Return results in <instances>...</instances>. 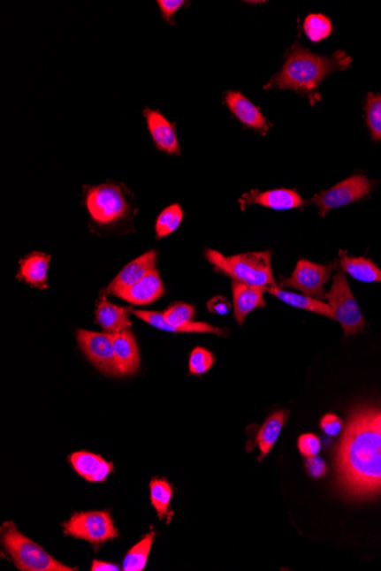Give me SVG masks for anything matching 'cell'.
<instances>
[{
	"label": "cell",
	"mask_w": 381,
	"mask_h": 571,
	"mask_svg": "<svg viewBox=\"0 0 381 571\" xmlns=\"http://www.w3.org/2000/svg\"><path fill=\"white\" fill-rule=\"evenodd\" d=\"M338 485L353 499H368L381 493V433L372 430L364 408H356L336 453Z\"/></svg>",
	"instance_id": "obj_1"
},
{
	"label": "cell",
	"mask_w": 381,
	"mask_h": 571,
	"mask_svg": "<svg viewBox=\"0 0 381 571\" xmlns=\"http://www.w3.org/2000/svg\"><path fill=\"white\" fill-rule=\"evenodd\" d=\"M351 65L352 58L344 50H338L332 57H322L296 42L286 55L281 70L271 78L264 89H292L309 95L330 74L347 69Z\"/></svg>",
	"instance_id": "obj_2"
},
{
	"label": "cell",
	"mask_w": 381,
	"mask_h": 571,
	"mask_svg": "<svg viewBox=\"0 0 381 571\" xmlns=\"http://www.w3.org/2000/svg\"><path fill=\"white\" fill-rule=\"evenodd\" d=\"M206 258L216 271L227 275L235 282L264 289L278 286L272 270V252L270 250L246 252L226 257L221 252L207 249Z\"/></svg>",
	"instance_id": "obj_3"
},
{
	"label": "cell",
	"mask_w": 381,
	"mask_h": 571,
	"mask_svg": "<svg viewBox=\"0 0 381 571\" xmlns=\"http://www.w3.org/2000/svg\"><path fill=\"white\" fill-rule=\"evenodd\" d=\"M84 203L90 222L100 227L117 225L132 214L131 204L123 187L115 182L85 187Z\"/></svg>",
	"instance_id": "obj_4"
},
{
	"label": "cell",
	"mask_w": 381,
	"mask_h": 571,
	"mask_svg": "<svg viewBox=\"0 0 381 571\" xmlns=\"http://www.w3.org/2000/svg\"><path fill=\"white\" fill-rule=\"evenodd\" d=\"M2 544L10 554L15 567L22 571H74L77 568L63 565L46 552L37 543L31 541L17 529L13 522L2 527Z\"/></svg>",
	"instance_id": "obj_5"
},
{
	"label": "cell",
	"mask_w": 381,
	"mask_h": 571,
	"mask_svg": "<svg viewBox=\"0 0 381 571\" xmlns=\"http://www.w3.org/2000/svg\"><path fill=\"white\" fill-rule=\"evenodd\" d=\"M131 313L152 328L166 332L215 334L219 337H225L227 334L225 329L216 328L204 322H194L195 309L190 303L176 302L164 313L148 310H132Z\"/></svg>",
	"instance_id": "obj_6"
},
{
	"label": "cell",
	"mask_w": 381,
	"mask_h": 571,
	"mask_svg": "<svg viewBox=\"0 0 381 571\" xmlns=\"http://www.w3.org/2000/svg\"><path fill=\"white\" fill-rule=\"evenodd\" d=\"M324 299L331 307L335 320L343 328L345 337L355 336L364 329L363 315L343 271H337L332 286Z\"/></svg>",
	"instance_id": "obj_7"
},
{
	"label": "cell",
	"mask_w": 381,
	"mask_h": 571,
	"mask_svg": "<svg viewBox=\"0 0 381 571\" xmlns=\"http://www.w3.org/2000/svg\"><path fill=\"white\" fill-rule=\"evenodd\" d=\"M63 529L68 537L88 542L95 549L119 537L108 511L78 512L63 523Z\"/></svg>",
	"instance_id": "obj_8"
},
{
	"label": "cell",
	"mask_w": 381,
	"mask_h": 571,
	"mask_svg": "<svg viewBox=\"0 0 381 571\" xmlns=\"http://www.w3.org/2000/svg\"><path fill=\"white\" fill-rule=\"evenodd\" d=\"M77 342L82 354L98 371L107 377H121L113 348L112 334L78 330Z\"/></svg>",
	"instance_id": "obj_9"
},
{
	"label": "cell",
	"mask_w": 381,
	"mask_h": 571,
	"mask_svg": "<svg viewBox=\"0 0 381 571\" xmlns=\"http://www.w3.org/2000/svg\"><path fill=\"white\" fill-rule=\"evenodd\" d=\"M371 192V183L362 175L352 176L338 183L329 190L322 191L309 201L319 209L320 216L324 217L333 209L356 202Z\"/></svg>",
	"instance_id": "obj_10"
},
{
	"label": "cell",
	"mask_w": 381,
	"mask_h": 571,
	"mask_svg": "<svg viewBox=\"0 0 381 571\" xmlns=\"http://www.w3.org/2000/svg\"><path fill=\"white\" fill-rule=\"evenodd\" d=\"M333 270V265H319L309 260H298L293 274L289 278H281L282 286L292 287L309 297L325 298L324 286L327 285Z\"/></svg>",
	"instance_id": "obj_11"
},
{
	"label": "cell",
	"mask_w": 381,
	"mask_h": 571,
	"mask_svg": "<svg viewBox=\"0 0 381 571\" xmlns=\"http://www.w3.org/2000/svg\"><path fill=\"white\" fill-rule=\"evenodd\" d=\"M143 117L156 148L169 156H179L182 148H180L175 124L169 121L158 110L144 109Z\"/></svg>",
	"instance_id": "obj_12"
},
{
	"label": "cell",
	"mask_w": 381,
	"mask_h": 571,
	"mask_svg": "<svg viewBox=\"0 0 381 571\" xmlns=\"http://www.w3.org/2000/svg\"><path fill=\"white\" fill-rule=\"evenodd\" d=\"M239 203L241 210H246L249 206H262L273 209V210L285 211L301 208L305 204V200L296 190L278 188V190L266 192L253 190L245 193L239 199Z\"/></svg>",
	"instance_id": "obj_13"
},
{
	"label": "cell",
	"mask_w": 381,
	"mask_h": 571,
	"mask_svg": "<svg viewBox=\"0 0 381 571\" xmlns=\"http://www.w3.org/2000/svg\"><path fill=\"white\" fill-rule=\"evenodd\" d=\"M156 259L158 254L156 251L150 250L145 252L140 257L132 260L127 263L123 270L117 274V277L112 279L111 283L105 287L104 293L107 294L115 295L118 297L124 291L128 290L143 279L152 270H156Z\"/></svg>",
	"instance_id": "obj_14"
},
{
	"label": "cell",
	"mask_w": 381,
	"mask_h": 571,
	"mask_svg": "<svg viewBox=\"0 0 381 571\" xmlns=\"http://www.w3.org/2000/svg\"><path fill=\"white\" fill-rule=\"evenodd\" d=\"M224 103L233 114V117L241 122L243 127L254 130L262 135H266L269 133L271 126L264 114L242 93L237 92V90H229L224 94Z\"/></svg>",
	"instance_id": "obj_15"
},
{
	"label": "cell",
	"mask_w": 381,
	"mask_h": 571,
	"mask_svg": "<svg viewBox=\"0 0 381 571\" xmlns=\"http://www.w3.org/2000/svg\"><path fill=\"white\" fill-rule=\"evenodd\" d=\"M113 348L121 377L133 376L139 372L141 355L136 338L131 330H124L112 334Z\"/></svg>",
	"instance_id": "obj_16"
},
{
	"label": "cell",
	"mask_w": 381,
	"mask_h": 571,
	"mask_svg": "<svg viewBox=\"0 0 381 571\" xmlns=\"http://www.w3.org/2000/svg\"><path fill=\"white\" fill-rule=\"evenodd\" d=\"M264 287L245 285V283L232 282L233 294L234 318L242 325L247 316L254 310L266 306Z\"/></svg>",
	"instance_id": "obj_17"
},
{
	"label": "cell",
	"mask_w": 381,
	"mask_h": 571,
	"mask_svg": "<svg viewBox=\"0 0 381 571\" xmlns=\"http://www.w3.org/2000/svg\"><path fill=\"white\" fill-rule=\"evenodd\" d=\"M69 460L74 471L89 483H104L113 472V464L94 453L76 452Z\"/></svg>",
	"instance_id": "obj_18"
},
{
	"label": "cell",
	"mask_w": 381,
	"mask_h": 571,
	"mask_svg": "<svg viewBox=\"0 0 381 571\" xmlns=\"http://www.w3.org/2000/svg\"><path fill=\"white\" fill-rule=\"evenodd\" d=\"M164 293V283L161 281L159 271L155 270L135 286L118 295V298L123 299L132 305L148 306L158 301Z\"/></svg>",
	"instance_id": "obj_19"
},
{
	"label": "cell",
	"mask_w": 381,
	"mask_h": 571,
	"mask_svg": "<svg viewBox=\"0 0 381 571\" xmlns=\"http://www.w3.org/2000/svg\"><path fill=\"white\" fill-rule=\"evenodd\" d=\"M132 310L110 302L105 294H102L97 301L95 321L103 329L105 333L116 334L121 331L131 329L132 322L129 313Z\"/></svg>",
	"instance_id": "obj_20"
},
{
	"label": "cell",
	"mask_w": 381,
	"mask_h": 571,
	"mask_svg": "<svg viewBox=\"0 0 381 571\" xmlns=\"http://www.w3.org/2000/svg\"><path fill=\"white\" fill-rule=\"evenodd\" d=\"M50 259L52 257L44 252H31L25 258L19 260L17 278L31 287L46 289Z\"/></svg>",
	"instance_id": "obj_21"
},
{
	"label": "cell",
	"mask_w": 381,
	"mask_h": 571,
	"mask_svg": "<svg viewBox=\"0 0 381 571\" xmlns=\"http://www.w3.org/2000/svg\"><path fill=\"white\" fill-rule=\"evenodd\" d=\"M265 291L274 295L278 301L286 303V305L294 307V308L309 310V312L335 320L331 307L329 306V303L320 301V299L309 297V295L302 293H290V291L282 290L278 286L266 287Z\"/></svg>",
	"instance_id": "obj_22"
},
{
	"label": "cell",
	"mask_w": 381,
	"mask_h": 571,
	"mask_svg": "<svg viewBox=\"0 0 381 571\" xmlns=\"http://www.w3.org/2000/svg\"><path fill=\"white\" fill-rule=\"evenodd\" d=\"M288 415L289 413L286 411L275 412L272 415L267 417L265 423L259 429L256 437V443L259 452H261L259 460L262 461L272 451L275 443L278 442V437L281 435V431L284 430Z\"/></svg>",
	"instance_id": "obj_23"
},
{
	"label": "cell",
	"mask_w": 381,
	"mask_h": 571,
	"mask_svg": "<svg viewBox=\"0 0 381 571\" xmlns=\"http://www.w3.org/2000/svg\"><path fill=\"white\" fill-rule=\"evenodd\" d=\"M341 269L357 281L381 283V269L367 258L349 257L341 252Z\"/></svg>",
	"instance_id": "obj_24"
},
{
	"label": "cell",
	"mask_w": 381,
	"mask_h": 571,
	"mask_svg": "<svg viewBox=\"0 0 381 571\" xmlns=\"http://www.w3.org/2000/svg\"><path fill=\"white\" fill-rule=\"evenodd\" d=\"M156 533L150 531L141 539L136 545H133L128 553L126 554L123 563L125 571H142L147 567L149 555H150Z\"/></svg>",
	"instance_id": "obj_25"
},
{
	"label": "cell",
	"mask_w": 381,
	"mask_h": 571,
	"mask_svg": "<svg viewBox=\"0 0 381 571\" xmlns=\"http://www.w3.org/2000/svg\"><path fill=\"white\" fill-rule=\"evenodd\" d=\"M183 219L184 211L179 203L171 204V206L164 209L158 218H156L155 226L156 239L167 238V236L175 233L179 226L182 225Z\"/></svg>",
	"instance_id": "obj_26"
},
{
	"label": "cell",
	"mask_w": 381,
	"mask_h": 571,
	"mask_svg": "<svg viewBox=\"0 0 381 571\" xmlns=\"http://www.w3.org/2000/svg\"><path fill=\"white\" fill-rule=\"evenodd\" d=\"M150 499L159 519L166 517L172 499V487L166 479H152Z\"/></svg>",
	"instance_id": "obj_27"
},
{
	"label": "cell",
	"mask_w": 381,
	"mask_h": 571,
	"mask_svg": "<svg viewBox=\"0 0 381 571\" xmlns=\"http://www.w3.org/2000/svg\"><path fill=\"white\" fill-rule=\"evenodd\" d=\"M302 27L306 37L312 42H321L332 33L331 21L322 14H309Z\"/></svg>",
	"instance_id": "obj_28"
},
{
	"label": "cell",
	"mask_w": 381,
	"mask_h": 571,
	"mask_svg": "<svg viewBox=\"0 0 381 571\" xmlns=\"http://www.w3.org/2000/svg\"><path fill=\"white\" fill-rule=\"evenodd\" d=\"M365 116L370 129L371 137L375 141H381V95L369 94L365 102Z\"/></svg>",
	"instance_id": "obj_29"
},
{
	"label": "cell",
	"mask_w": 381,
	"mask_h": 571,
	"mask_svg": "<svg viewBox=\"0 0 381 571\" xmlns=\"http://www.w3.org/2000/svg\"><path fill=\"white\" fill-rule=\"evenodd\" d=\"M215 363V357L210 350L196 346L192 350L190 360H188V371L192 376H203Z\"/></svg>",
	"instance_id": "obj_30"
},
{
	"label": "cell",
	"mask_w": 381,
	"mask_h": 571,
	"mask_svg": "<svg viewBox=\"0 0 381 571\" xmlns=\"http://www.w3.org/2000/svg\"><path fill=\"white\" fill-rule=\"evenodd\" d=\"M321 448L320 439L313 433H304L298 439V450L305 458H313V456L319 455Z\"/></svg>",
	"instance_id": "obj_31"
},
{
	"label": "cell",
	"mask_w": 381,
	"mask_h": 571,
	"mask_svg": "<svg viewBox=\"0 0 381 571\" xmlns=\"http://www.w3.org/2000/svg\"><path fill=\"white\" fill-rule=\"evenodd\" d=\"M161 19L168 25H174L175 15L180 9L187 5L186 0H158Z\"/></svg>",
	"instance_id": "obj_32"
},
{
	"label": "cell",
	"mask_w": 381,
	"mask_h": 571,
	"mask_svg": "<svg viewBox=\"0 0 381 571\" xmlns=\"http://www.w3.org/2000/svg\"><path fill=\"white\" fill-rule=\"evenodd\" d=\"M320 427L322 431L329 437H336L343 430V421L336 415L329 413L321 419Z\"/></svg>",
	"instance_id": "obj_33"
},
{
	"label": "cell",
	"mask_w": 381,
	"mask_h": 571,
	"mask_svg": "<svg viewBox=\"0 0 381 571\" xmlns=\"http://www.w3.org/2000/svg\"><path fill=\"white\" fill-rule=\"evenodd\" d=\"M305 468L308 474L314 479L324 478L327 475V464L320 456H313V458H306Z\"/></svg>",
	"instance_id": "obj_34"
},
{
	"label": "cell",
	"mask_w": 381,
	"mask_h": 571,
	"mask_svg": "<svg viewBox=\"0 0 381 571\" xmlns=\"http://www.w3.org/2000/svg\"><path fill=\"white\" fill-rule=\"evenodd\" d=\"M207 308L210 313L217 315H227L231 310V303L226 298L222 295L214 297L211 301H208Z\"/></svg>",
	"instance_id": "obj_35"
},
{
	"label": "cell",
	"mask_w": 381,
	"mask_h": 571,
	"mask_svg": "<svg viewBox=\"0 0 381 571\" xmlns=\"http://www.w3.org/2000/svg\"><path fill=\"white\" fill-rule=\"evenodd\" d=\"M365 420L369 427L377 432L381 433V411L377 408L372 407H363Z\"/></svg>",
	"instance_id": "obj_36"
},
{
	"label": "cell",
	"mask_w": 381,
	"mask_h": 571,
	"mask_svg": "<svg viewBox=\"0 0 381 571\" xmlns=\"http://www.w3.org/2000/svg\"><path fill=\"white\" fill-rule=\"evenodd\" d=\"M92 571H118L120 570L119 567L113 565L107 561L94 560L92 567H90Z\"/></svg>",
	"instance_id": "obj_37"
}]
</instances>
